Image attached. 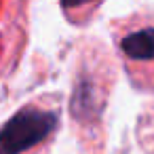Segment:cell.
<instances>
[{
    "label": "cell",
    "instance_id": "obj_2",
    "mask_svg": "<svg viewBox=\"0 0 154 154\" xmlns=\"http://www.w3.org/2000/svg\"><path fill=\"white\" fill-rule=\"evenodd\" d=\"M120 47L131 59H154V30H139L129 34Z\"/></svg>",
    "mask_w": 154,
    "mask_h": 154
},
{
    "label": "cell",
    "instance_id": "obj_1",
    "mask_svg": "<svg viewBox=\"0 0 154 154\" xmlns=\"http://www.w3.org/2000/svg\"><path fill=\"white\" fill-rule=\"evenodd\" d=\"M57 125L55 114L40 110L17 112L0 129V154H21L23 150L42 141Z\"/></svg>",
    "mask_w": 154,
    "mask_h": 154
}]
</instances>
